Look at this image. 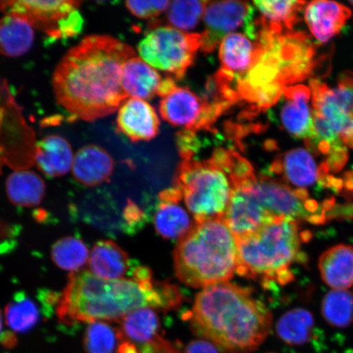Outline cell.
Wrapping results in <instances>:
<instances>
[{
  "label": "cell",
  "mask_w": 353,
  "mask_h": 353,
  "mask_svg": "<svg viewBox=\"0 0 353 353\" xmlns=\"http://www.w3.org/2000/svg\"><path fill=\"white\" fill-rule=\"evenodd\" d=\"M123 219L126 223L125 228L129 230L135 231L143 227L145 222L144 212L135 204L134 201H128L125 210H123Z\"/></svg>",
  "instance_id": "d590c367"
},
{
  "label": "cell",
  "mask_w": 353,
  "mask_h": 353,
  "mask_svg": "<svg viewBox=\"0 0 353 353\" xmlns=\"http://www.w3.org/2000/svg\"><path fill=\"white\" fill-rule=\"evenodd\" d=\"M201 41V34H187L172 26H161L145 35L138 51L145 63L182 79L193 64Z\"/></svg>",
  "instance_id": "9c48e42d"
},
{
  "label": "cell",
  "mask_w": 353,
  "mask_h": 353,
  "mask_svg": "<svg viewBox=\"0 0 353 353\" xmlns=\"http://www.w3.org/2000/svg\"><path fill=\"white\" fill-rule=\"evenodd\" d=\"M180 290L167 281L134 279L108 281L90 271L70 273L59 295L57 314L61 323L74 325L98 321H120L143 307L171 311L181 305Z\"/></svg>",
  "instance_id": "3957f363"
},
{
  "label": "cell",
  "mask_w": 353,
  "mask_h": 353,
  "mask_svg": "<svg viewBox=\"0 0 353 353\" xmlns=\"http://www.w3.org/2000/svg\"><path fill=\"white\" fill-rule=\"evenodd\" d=\"M46 186L41 176L30 170H17L8 176L6 192L12 204L37 206L46 196Z\"/></svg>",
  "instance_id": "4316f807"
},
{
  "label": "cell",
  "mask_w": 353,
  "mask_h": 353,
  "mask_svg": "<svg viewBox=\"0 0 353 353\" xmlns=\"http://www.w3.org/2000/svg\"><path fill=\"white\" fill-rule=\"evenodd\" d=\"M161 82V74L139 57H132L123 66L122 86L132 99H153Z\"/></svg>",
  "instance_id": "cb8c5ba5"
},
{
  "label": "cell",
  "mask_w": 353,
  "mask_h": 353,
  "mask_svg": "<svg viewBox=\"0 0 353 353\" xmlns=\"http://www.w3.org/2000/svg\"><path fill=\"white\" fill-rule=\"evenodd\" d=\"M276 330L278 337L291 346L314 343L319 337L312 313L303 308L285 312L277 321Z\"/></svg>",
  "instance_id": "484cf974"
},
{
  "label": "cell",
  "mask_w": 353,
  "mask_h": 353,
  "mask_svg": "<svg viewBox=\"0 0 353 353\" xmlns=\"http://www.w3.org/2000/svg\"><path fill=\"white\" fill-rule=\"evenodd\" d=\"M181 158L174 186L182 192L196 223L223 219L232 194L227 172L211 157L203 161L194 156Z\"/></svg>",
  "instance_id": "52a82bcc"
},
{
  "label": "cell",
  "mask_w": 353,
  "mask_h": 353,
  "mask_svg": "<svg viewBox=\"0 0 353 353\" xmlns=\"http://www.w3.org/2000/svg\"><path fill=\"white\" fill-rule=\"evenodd\" d=\"M119 322L121 339L137 347L148 345L162 337L160 319L152 308L143 307L131 312Z\"/></svg>",
  "instance_id": "d4e9b609"
},
{
  "label": "cell",
  "mask_w": 353,
  "mask_h": 353,
  "mask_svg": "<svg viewBox=\"0 0 353 353\" xmlns=\"http://www.w3.org/2000/svg\"><path fill=\"white\" fill-rule=\"evenodd\" d=\"M208 1H188L170 2L168 8L167 20L174 29L188 32L196 28L204 14Z\"/></svg>",
  "instance_id": "836d02e7"
},
{
  "label": "cell",
  "mask_w": 353,
  "mask_h": 353,
  "mask_svg": "<svg viewBox=\"0 0 353 353\" xmlns=\"http://www.w3.org/2000/svg\"><path fill=\"white\" fill-rule=\"evenodd\" d=\"M34 41V28L28 21L10 15L0 19V54L8 57L24 55Z\"/></svg>",
  "instance_id": "83f0119b"
},
{
  "label": "cell",
  "mask_w": 353,
  "mask_h": 353,
  "mask_svg": "<svg viewBox=\"0 0 353 353\" xmlns=\"http://www.w3.org/2000/svg\"><path fill=\"white\" fill-rule=\"evenodd\" d=\"M321 276L334 290H347L353 285V247L338 245L321 254Z\"/></svg>",
  "instance_id": "603a6c76"
},
{
  "label": "cell",
  "mask_w": 353,
  "mask_h": 353,
  "mask_svg": "<svg viewBox=\"0 0 353 353\" xmlns=\"http://www.w3.org/2000/svg\"><path fill=\"white\" fill-rule=\"evenodd\" d=\"M170 2L161 1H126L125 7L132 15L140 19H152L168 10Z\"/></svg>",
  "instance_id": "e575fe53"
},
{
  "label": "cell",
  "mask_w": 353,
  "mask_h": 353,
  "mask_svg": "<svg viewBox=\"0 0 353 353\" xmlns=\"http://www.w3.org/2000/svg\"><path fill=\"white\" fill-rule=\"evenodd\" d=\"M1 343L4 347H12L17 343L15 335L12 333H4L1 338Z\"/></svg>",
  "instance_id": "f35d334b"
},
{
  "label": "cell",
  "mask_w": 353,
  "mask_h": 353,
  "mask_svg": "<svg viewBox=\"0 0 353 353\" xmlns=\"http://www.w3.org/2000/svg\"><path fill=\"white\" fill-rule=\"evenodd\" d=\"M114 170L110 154L94 144L86 145L74 158L72 173L78 183L87 187H95L108 182Z\"/></svg>",
  "instance_id": "d6986e66"
},
{
  "label": "cell",
  "mask_w": 353,
  "mask_h": 353,
  "mask_svg": "<svg viewBox=\"0 0 353 353\" xmlns=\"http://www.w3.org/2000/svg\"><path fill=\"white\" fill-rule=\"evenodd\" d=\"M311 152L297 148L279 154L269 167V174L281 176L286 183L306 191L316 184L329 188L332 176L324 163L316 164Z\"/></svg>",
  "instance_id": "7c38bea8"
},
{
  "label": "cell",
  "mask_w": 353,
  "mask_h": 353,
  "mask_svg": "<svg viewBox=\"0 0 353 353\" xmlns=\"http://www.w3.org/2000/svg\"><path fill=\"white\" fill-rule=\"evenodd\" d=\"M176 88V83L172 78L162 79L160 87H159L157 95L164 98V97L170 94L172 91Z\"/></svg>",
  "instance_id": "74e56055"
},
{
  "label": "cell",
  "mask_w": 353,
  "mask_h": 353,
  "mask_svg": "<svg viewBox=\"0 0 353 353\" xmlns=\"http://www.w3.org/2000/svg\"><path fill=\"white\" fill-rule=\"evenodd\" d=\"M254 6L261 13L265 23L281 30H292L299 20V13L303 10L306 2L285 0V1H254Z\"/></svg>",
  "instance_id": "f1b7e54d"
},
{
  "label": "cell",
  "mask_w": 353,
  "mask_h": 353,
  "mask_svg": "<svg viewBox=\"0 0 353 353\" xmlns=\"http://www.w3.org/2000/svg\"><path fill=\"white\" fill-rule=\"evenodd\" d=\"M134 57L132 47L110 35L83 38L66 52L52 74L57 103L88 122L117 112L129 98L122 86V72Z\"/></svg>",
  "instance_id": "6da1fadb"
},
{
  "label": "cell",
  "mask_w": 353,
  "mask_h": 353,
  "mask_svg": "<svg viewBox=\"0 0 353 353\" xmlns=\"http://www.w3.org/2000/svg\"><path fill=\"white\" fill-rule=\"evenodd\" d=\"M275 218L249 192L237 188L232 189L231 201L223 220L236 239L252 234Z\"/></svg>",
  "instance_id": "5bb4252c"
},
{
  "label": "cell",
  "mask_w": 353,
  "mask_h": 353,
  "mask_svg": "<svg viewBox=\"0 0 353 353\" xmlns=\"http://www.w3.org/2000/svg\"><path fill=\"white\" fill-rule=\"evenodd\" d=\"M309 85L312 94L313 112L327 121L346 147L353 148V116L334 103L330 88L325 83L312 79Z\"/></svg>",
  "instance_id": "ffe728a7"
},
{
  "label": "cell",
  "mask_w": 353,
  "mask_h": 353,
  "mask_svg": "<svg viewBox=\"0 0 353 353\" xmlns=\"http://www.w3.org/2000/svg\"><path fill=\"white\" fill-rule=\"evenodd\" d=\"M88 268L92 274L101 279H123L130 268L129 255L112 241H100L92 250Z\"/></svg>",
  "instance_id": "7402d4cb"
},
{
  "label": "cell",
  "mask_w": 353,
  "mask_h": 353,
  "mask_svg": "<svg viewBox=\"0 0 353 353\" xmlns=\"http://www.w3.org/2000/svg\"><path fill=\"white\" fill-rule=\"evenodd\" d=\"M159 199L160 203L154 217L157 233L165 239L180 240L195 225L186 210L180 205L183 200L182 192L174 186L161 192Z\"/></svg>",
  "instance_id": "e0dca14e"
},
{
  "label": "cell",
  "mask_w": 353,
  "mask_h": 353,
  "mask_svg": "<svg viewBox=\"0 0 353 353\" xmlns=\"http://www.w3.org/2000/svg\"><path fill=\"white\" fill-rule=\"evenodd\" d=\"M184 353H221L218 347L210 341H205V339H196L190 342L186 348H185Z\"/></svg>",
  "instance_id": "8d00e7d4"
},
{
  "label": "cell",
  "mask_w": 353,
  "mask_h": 353,
  "mask_svg": "<svg viewBox=\"0 0 353 353\" xmlns=\"http://www.w3.org/2000/svg\"><path fill=\"white\" fill-rule=\"evenodd\" d=\"M52 261L63 270L79 272L90 259V251L81 240L66 236L57 241L52 248Z\"/></svg>",
  "instance_id": "f546056e"
},
{
  "label": "cell",
  "mask_w": 353,
  "mask_h": 353,
  "mask_svg": "<svg viewBox=\"0 0 353 353\" xmlns=\"http://www.w3.org/2000/svg\"><path fill=\"white\" fill-rule=\"evenodd\" d=\"M72 145L60 135L44 137L37 144L34 163L50 178H59L68 173L74 162Z\"/></svg>",
  "instance_id": "44dd1931"
},
{
  "label": "cell",
  "mask_w": 353,
  "mask_h": 353,
  "mask_svg": "<svg viewBox=\"0 0 353 353\" xmlns=\"http://www.w3.org/2000/svg\"><path fill=\"white\" fill-rule=\"evenodd\" d=\"M310 237L298 221L276 217L252 234L236 238V272L267 290L289 284L294 280L291 266L303 261L301 245Z\"/></svg>",
  "instance_id": "5b68a950"
},
{
  "label": "cell",
  "mask_w": 353,
  "mask_h": 353,
  "mask_svg": "<svg viewBox=\"0 0 353 353\" xmlns=\"http://www.w3.org/2000/svg\"><path fill=\"white\" fill-rule=\"evenodd\" d=\"M160 125L156 110L144 100L127 99L119 108L117 130L132 142H147L156 138Z\"/></svg>",
  "instance_id": "2e32d148"
},
{
  "label": "cell",
  "mask_w": 353,
  "mask_h": 353,
  "mask_svg": "<svg viewBox=\"0 0 353 353\" xmlns=\"http://www.w3.org/2000/svg\"><path fill=\"white\" fill-rule=\"evenodd\" d=\"M352 15L350 8L332 1H313L305 8L304 19L317 41L326 43L341 32Z\"/></svg>",
  "instance_id": "ac0fdd59"
},
{
  "label": "cell",
  "mask_w": 353,
  "mask_h": 353,
  "mask_svg": "<svg viewBox=\"0 0 353 353\" xmlns=\"http://www.w3.org/2000/svg\"><path fill=\"white\" fill-rule=\"evenodd\" d=\"M250 4L241 1H220L207 3L204 12L205 29L201 34V50L210 54L222 39L254 17Z\"/></svg>",
  "instance_id": "8fae6325"
},
{
  "label": "cell",
  "mask_w": 353,
  "mask_h": 353,
  "mask_svg": "<svg viewBox=\"0 0 353 353\" xmlns=\"http://www.w3.org/2000/svg\"><path fill=\"white\" fill-rule=\"evenodd\" d=\"M176 276L193 288H206L232 279L236 270L237 244L223 219L194 225L174 252Z\"/></svg>",
  "instance_id": "8992f818"
},
{
  "label": "cell",
  "mask_w": 353,
  "mask_h": 353,
  "mask_svg": "<svg viewBox=\"0 0 353 353\" xmlns=\"http://www.w3.org/2000/svg\"><path fill=\"white\" fill-rule=\"evenodd\" d=\"M207 101L188 88L176 87L160 103V114L170 125L197 131L207 109Z\"/></svg>",
  "instance_id": "9a60e30c"
},
{
  "label": "cell",
  "mask_w": 353,
  "mask_h": 353,
  "mask_svg": "<svg viewBox=\"0 0 353 353\" xmlns=\"http://www.w3.org/2000/svg\"><path fill=\"white\" fill-rule=\"evenodd\" d=\"M310 88L303 85H291L283 94L285 103L281 110L282 125L294 138L311 143L316 139L314 120L309 107Z\"/></svg>",
  "instance_id": "4fadbf2b"
},
{
  "label": "cell",
  "mask_w": 353,
  "mask_h": 353,
  "mask_svg": "<svg viewBox=\"0 0 353 353\" xmlns=\"http://www.w3.org/2000/svg\"><path fill=\"white\" fill-rule=\"evenodd\" d=\"M83 2L73 0H12L0 1L3 14L20 17L34 29L41 30L52 39H59L63 21Z\"/></svg>",
  "instance_id": "30bf717a"
},
{
  "label": "cell",
  "mask_w": 353,
  "mask_h": 353,
  "mask_svg": "<svg viewBox=\"0 0 353 353\" xmlns=\"http://www.w3.org/2000/svg\"><path fill=\"white\" fill-rule=\"evenodd\" d=\"M2 329H3V320H2L1 311H0V334H1Z\"/></svg>",
  "instance_id": "ab89813d"
},
{
  "label": "cell",
  "mask_w": 353,
  "mask_h": 353,
  "mask_svg": "<svg viewBox=\"0 0 353 353\" xmlns=\"http://www.w3.org/2000/svg\"><path fill=\"white\" fill-rule=\"evenodd\" d=\"M269 353H274V352H269Z\"/></svg>",
  "instance_id": "b9f144b4"
},
{
  "label": "cell",
  "mask_w": 353,
  "mask_h": 353,
  "mask_svg": "<svg viewBox=\"0 0 353 353\" xmlns=\"http://www.w3.org/2000/svg\"><path fill=\"white\" fill-rule=\"evenodd\" d=\"M241 188L252 195L259 204L273 217L290 219L313 224L326 219L325 210L309 196L306 190L293 188L268 175L257 176L243 181L233 188Z\"/></svg>",
  "instance_id": "ba28073f"
},
{
  "label": "cell",
  "mask_w": 353,
  "mask_h": 353,
  "mask_svg": "<svg viewBox=\"0 0 353 353\" xmlns=\"http://www.w3.org/2000/svg\"><path fill=\"white\" fill-rule=\"evenodd\" d=\"M120 341L119 329L113 328L105 321H94L87 326L83 347L86 353H114Z\"/></svg>",
  "instance_id": "d6a6232c"
},
{
  "label": "cell",
  "mask_w": 353,
  "mask_h": 353,
  "mask_svg": "<svg viewBox=\"0 0 353 353\" xmlns=\"http://www.w3.org/2000/svg\"><path fill=\"white\" fill-rule=\"evenodd\" d=\"M183 319L197 337L214 343L221 353L257 350L272 326L270 310L253 291L228 281L203 289Z\"/></svg>",
  "instance_id": "277c9868"
},
{
  "label": "cell",
  "mask_w": 353,
  "mask_h": 353,
  "mask_svg": "<svg viewBox=\"0 0 353 353\" xmlns=\"http://www.w3.org/2000/svg\"><path fill=\"white\" fill-rule=\"evenodd\" d=\"M253 59L244 74L230 85L210 81L217 94L234 105H245L241 118L249 120L276 105L286 88L303 81L315 68V48L303 32L270 28L259 19Z\"/></svg>",
  "instance_id": "7a4b0ae2"
},
{
  "label": "cell",
  "mask_w": 353,
  "mask_h": 353,
  "mask_svg": "<svg viewBox=\"0 0 353 353\" xmlns=\"http://www.w3.org/2000/svg\"><path fill=\"white\" fill-rule=\"evenodd\" d=\"M39 311L37 303L23 293L16 294L6 307V324L17 333L28 332L37 325Z\"/></svg>",
  "instance_id": "1f68e13d"
},
{
  "label": "cell",
  "mask_w": 353,
  "mask_h": 353,
  "mask_svg": "<svg viewBox=\"0 0 353 353\" xmlns=\"http://www.w3.org/2000/svg\"><path fill=\"white\" fill-rule=\"evenodd\" d=\"M350 3L352 4V6H353V1L350 2Z\"/></svg>",
  "instance_id": "60d3db41"
},
{
  "label": "cell",
  "mask_w": 353,
  "mask_h": 353,
  "mask_svg": "<svg viewBox=\"0 0 353 353\" xmlns=\"http://www.w3.org/2000/svg\"><path fill=\"white\" fill-rule=\"evenodd\" d=\"M321 313L331 326L345 328L353 322V294L347 290H333L321 303Z\"/></svg>",
  "instance_id": "4dcf8cb0"
}]
</instances>
